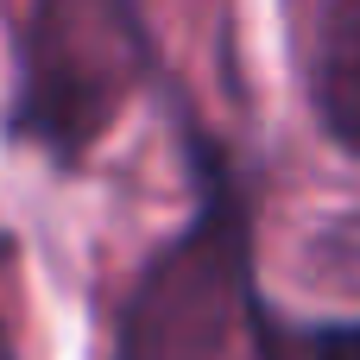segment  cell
Here are the masks:
<instances>
[{"instance_id": "1", "label": "cell", "mask_w": 360, "mask_h": 360, "mask_svg": "<svg viewBox=\"0 0 360 360\" xmlns=\"http://www.w3.org/2000/svg\"><path fill=\"white\" fill-rule=\"evenodd\" d=\"M184 152H190L196 215L133 278L108 360H221L240 316L259 310L247 190H240L228 152L196 120H184Z\"/></svg>"}, {"instance_id": "2", "label": "cell", "mask_w": 360, "mask_h": 360, "mask_svg": "<svg viewBox=\"0 0 360 360\" xmlns=\"http://www.w3.org/2000/svg\"><path fill=\"white\" fill-rule=\"evenodd\" d=\"M139 63L146 44L127 0H38L19 44L13 133L76 165L120 114Z\"/></svg>"}, {"instance_id": "3", "label": "cell", "mask_w": 360, "mask_h": 360, "mask_svg": "<svg viewBox=\"0 0 360 360\" xmlns=\"http://www.w3.org/2000/svg\"><path fill=\"white\" fill-rule=\"evenodd\" d=\"M310 108H316V127L360 158V0H323L316 13Z\"/></svg>"}, {"instance_id": "4", "label": "cell", "mask_w": 360, "mask_h": 360, "mask_svg": "<svg viewBox=\"0 0 360 360\" xmlns=\"http://www.w3.org/2000/svg\"><path fill=\"white\" fill-rule=\"evenodd\" d=\"M13 259V234H0V266ZM0 360H13V348H6V316H0Z\"/></svg>"}]
</instances>
